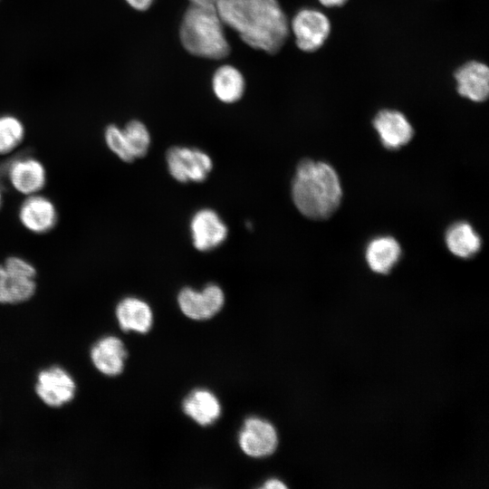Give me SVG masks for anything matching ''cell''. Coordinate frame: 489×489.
<instances>
[{
    "label": "cell",
    "mask_w": 489,
    "mask_h": 489,
    "mask_svg": "<svg viewBox=\"0 0 489 489\" xmlns=\"http://www.w3.org/2000/svg\"><path fill=\"white\" fill-rule=\"evenodd\" d=\"M216 6L224 24L254 49L273 54L289 35L290 24L277 0H221Z\"/></svg>",
    "instance_id": "6da1fadb"
},
{
    "label": "cell",
    "mask_w": 489,
    "mask_h": 489,
    "mask_svg": "<svg viewBox=\"0 0 489 489\" xmlns=\"http://www.w3.org/2000/svg\"><path fill=\"white\" fill-rule=\"evenodd\" d=\"M292 197L304 216L314 220L330 217L342 197L338 174L325 162L302 160L292 179Z\"/></svg>",
    "instance_id": "7a4b0ae2"
},
{
    "label": "cell",
    "mask_w": 489,
    "mask_h": 489,
    "mask_svg": "<svg viewBox=\"0 0 489 489\" xmlns=\"http://www.w3.org/2000/svg\"><path fill=\"white\" fill-rule=\"evenodd\" d=\"M224 25L216 6L191 4L180 24L181 43L193 55L223 59L230 51Z\"/></svg>",
    "instance_id": "3957f363"
},
{
    "label": "cell",
    "mask_w": 489,
    "mask_h": 489,
    "mask_svg": "<svg viewBox=\"0 0 489 489\" xmlns=\"http://www.w3.org/2000/svg\"><path fill=\"white\" fill-rule=\"evenodd\" d=\"M170 176L180 183H200L213 168V161L205 151L197 148L174 146L166 153Z\"/></svg>",
    "instance_id": "277c9868"
},
{
    "label": "cell",
    "mask_w": 489,
    "mask_h": 489,
    "mask_svg": "<svg viewBox=\"0 0 489 489\" xmlns=\"http://www.w3.org/2000/svg\"><path fill=\"white\" fill-rule=\"evenodd\" d=\"M290 28L299 49L303 52H314L321 48L329 37L331 23L319 10L303 8L296 13Z\"/></svg>",
    "instance_id": "5b68a950"
},
{
    "label": "cell",
    "mask_w": 489,
    "mask_h": 489,
    "mask_svg": "<svg viewBox=\"0 0 489 489\" xmlns=\"http://www.w3.org/2000/svg\"><path fill=\"white\" fill-rule=\"evenodd\" d=\"M177 302L182 312L193 320H207L222 309L225 295L222 289L209 283L202 291L184 287L177 295Z\"/></svg>",
    "instance_id": "8992f818"
},
{
    "label": "cell",
    "mask_w": 489,
    "mask_h": 489,
    "mask_svg": "<svg viewBox=\"0 0 489 489\" xmlns=\"http://www.w3.org/2000/svg\"><path fill=\"white\" fill-rule=\"evenodd\" d=\"M189 228L193 245L200 252H209L217 248L228 235L226 225L211 208L197 211L190 220Z\"/></svg>",
    "instance_id": "52a82bcc"
},
{
    "label": "cell",
    "mask_w": 489,
    "mask_h": 489,
    "mask_svg": "<svg viewBox=\"0 0 489 489\" xmlns=\"http://www.w3.org/2000/svg\"><path fill=\"white\" fill-rule=\"evenodd\" d=\"M238 442L241 449L247 455L264 457L274 452L278 445V436L271 423L251 417L244 420Z\"/></svg>",
    "instance_id": "ba28073f"
},
{
    "label": "cell",
    "mask_w": 489,
    "mask_h": 489,
    "mask_svg": "<svg viewBox=\"0 0 489 489\" xmlns=\"http://www.w3.org/2000/svg\"><path fill=\"white\" fill-rule=\"evenodd\" d=\"M35 391L46 405L60 407L73 398L76 385L63 369L52 367L38 374Z\"/></svg>",
    "instance_id": "9c48e42d"
},
{
    "label": "cell",
    "mask_w": 489,
    "mask_h": 489,
    "mask_svg": "<svg viewBox=\"0 0 489 489\" xmlns=\"http://www.w3.org/2000/svg\"><path fill=\"white\" fill-rule=\"evenodd\" d=\"M380 141L386 149H398L408 144L413 137L411 124L405 115L395 110H382L373 120Z\"/></svg>",
    "instance_id": "30bf717a"
},
{
    "label": "cell",
    "mask_w": 489,
    "mask_h": 489,
    "mask_svg": "<svg viewBox=\"0 0 489 489\" xmlns=\"http://www.w3.org/2000/svg\"><path fill=\"white\" fill-rule=\"evenodd\" d=\"M458 93L475 102L484 101L489 94V69L480 62L471 61L455 73Z\"/></svg>",
    "instance_id": "8fae6325"
},
{
    "label": "cell",
    "mask_w": 489,
    "mask_h": 489,
    "mask_svg": "<svg viewBox=\"0 0 489 489\" xmlns=\"http://www.w3.org/2000/svg\"><path fill=\"white\" fill-rule=\"evenodd\" d=\"M19 219L29 231L43 234L55 225L57 213L54 205L48 198L30 195L21 205Z\"/></svg>",
    "instance_id": "7c38bea8"
},
{
    "label": "cell",
    "mask_w": 489,
    "mask_h": 489,
    "mask_svg": "<svg viewBox=\"0 0 489 489\" xmlns=\"http://www.w3.org/2000/svg\"><path fill=\"white\" fill-rule=\"evenodd\" d=\"M8 177L15 190L30 196L44 187L46 172L40 161L33 158H23L12 162Z\"/></svg>",
    "instance_id": "4fadbf2b"
},
{
    "label": "cell",
    "mask_w": 489,
    "mask_h": 489,
    "mask_svg": "<svg viewBox=\"0 0 489 489\" xmlns=\"http://www.w3.org/2000/svg\"><path fill=\"white\" fill-rule=\"evenodd\" d=\"M124 343L115 336L99 340L91 350V358L95 368L107 376L121 373L127 358Z\"/></svg>",
    "instance_id": "5bb4252c"
},
{
    "label": "cell",
    "mask_w": 489,
    "mask_h": 489,
    "mask_svg": "<svg viewBox=\"0 0 489 489\" xmlns=\"http://www.w3.org/2000/svg\"><path fill=\"white\" fill-rule=\"evenodd\" d=\"M116 318L124 331L148 332L153 322V314L149 305L135 297L121 300L116 307Z\"/></svg>",
    "instance_id": "9a60e30c"
},
{
    "label": "cell",
    "mask_w": 489,
    "mask_h": 489,
    "mask_svg": "<svg viewBox=\"0 0 489 489\" xmlns=\"http://www.w3.org/2000/svg\"><path fill=\"white\" fill-rule=\"evenodd\" d=\"M366 261L369 268L378 273H388L401 256V247L392 236L372 239L366 248Z\"/></svg>",
    "instance_id": "2e32d148"
},
{
    "label": "cell",
    "mask_w": 489,
    "mask_h": 489,
    "mask_svg": "<svg viewBox=\"0 0 489 489\" xmlns=\"http://www.w3.org/2000/svg\"><path fill=\"white\" fill-rule=\"evenodd\" d=\"M183 410L197 424L208 426L219 417L221 406L212 392L196 389L184 399Z\"/></svg>",
    "instance_id": "e0dca14e"
},
{
    "label": "cell",
    "mask_w": 489,
    "mask_h": 489,
    "mask_svg": "<svg viewBox=\"0 0 489 489\" xmlns=\"http://www.w3.org/2000/svg\"><path fill=\"white\" fill-rule=\"evenodd\" d=\"M36 284L30 278L0 265V303L15 304L30 299Z\"/></svg>",
    "instance_id": "ac0fdd59"
},
{
    "label": "cell",
    "mask_w": 489,
    "mask_h": 489,
    "mask_svg": "<svg viewBox=\"0 0 489 489\" xmlns=\"http://www.w3.org/2000/svg\"><path fill=\"white\" fill-rule=\"evenodd\" d=\"M446 244L448 250L460 258H471L481 248L482 241L479 235L466 222H456L446 232Z\"/></svg>",
    "instance_id": "d6986e66"
},
{
    "label": "cell",
    "mask_w": 489,
    "mask_h": 489,
    "mask_svg": "<svg viewBox=\"0 0 489 489\" xmlns=\"http://www.w3.org/2000/svg\"><path fill=\"white\" fill-rule=\"evenodd\" d=\"M244 79L241 72L232 65H222L215 72L212 88L216 98L225 103L240 100L244 91Z\"/></svg>",
    "instance_id": "ffe728a7"
},
{
    "label": "cell",
    "mask_w": 489,
    "mask_h": 489,
    "mask_svg": "<svg viewBox=\"0 0 489 489\" xmlns=\"http://www.w3.org/2000/svg\"><path fill=\"white\" fill-rule=\"evenodd\" d=\"M126 147L135 160L148 153L151 142L150 134L144 123L133 120L121 129Z\"/></svg>",
    "instance_id": "44dd1931"
},
{
    "label": "cell",
    "mask_w": 489,
    "mask_h": 489,
    "mask_svg": "<svg viewBox=\"0 0 489 489\" xmlns=\"http://www.w3.org/2000/svg\"><path fill=\"white\" fill-rule=\"evenodd\" d=\"M24 129L15 117L5 115L0 117V154L13 151L23 140Z\"/></svg>",
    "instance_id": "7402d4cb"
},
{
    "label": "cell",
    "mask_w": 489,
    "mask_h": 489,
    "mask_svg": "<svg viewBox=\"0 0 489 489\" xmlns=\"http://www.w3.org/2000/svg\"><path fill=\"white\" fill-rule=\"evenodd\" d=\"M105 140L109 149L125 162H131L134 159L130 156L122 134L121 129L116 125H110L105 130Z\"/></svg>",
    "instance_id": "603a6c76"
},
{
    "label": "cell",
    "mask_w": 489,
    "mask_h": 489,
    "mask_svg": "<svg viewBox=\"0 0 489 489\" xmlns=\"http://www.w3.org/2000/svg\"><path fill=\"white\" fill-rule=\"evenodd\" d=\"M4 266L11 271L23 274L24 276L34 278L36 274V270L29 262L17 256H11L5 260Z\"/></svg>",
    "instance_id": "cb8c5ba5"
},
{
    "label": "cell",
    "mask_w": 489,
    "mask_h": 489,
    "mask_svg": "<svg viewBox=\"0 0 489 489\" xmlns=\"http://www.w3.org/2000/svg\"><path fill=\"white\" fill-rule=\"evenodd\" d=\"M132 8L145 11L150 7L154 0H125Z\"/></svg>",
    "instance_id": "d4e9b609"
},
{
    "label": "cell",
    "mask_w": 489,
    "mask_h": 489,
    "mask_svg": "<svg viewBox=\"0 0 489 489\" xmlns=\"http://www.w3.org/2000/svg\"><path fill=\"white\" fill-rule=\"evenodd\" d=\"M263 487L266 489H283L286 488V485L278 479H270L265 482Z\"/></svg>",
    "instance_id": "484cf974"
},
{
    "label": "cell",
    "mask_w": 489,
    "mask_h": 489,
    "mask_svg": "<svg viewBox=\"0 0 489 489\" xmlns=\"http://www.w3.org/2000/svg\"><path fill=\"white\" fill-rule=\"evenodd\" d=\"M326 7H336L343 5L348 0H319Z\"/></svg>",
    "instance_id": "4316f807"
},
{
    "label": "cell",
    "mask_w": 489,
    "mask_h": 489,
    "mask_svg": "<svg viewBox=\"0 0 489 489\" xmlns=\"http://www.w3.org/2000/svg\"><path fill=\"white\" fill-rule=\"evenodd\" d=\"M191 4L199 5H216L221 0H189Z\"/></svg>",
    "instance_id": "83f0119b"
},
{
    "label": "cell",
    "mask_w": 489,
    "mask_h": 489,
    "mask_svg": "<svg viewBox=\"0 0 489 489\" xmlns=\"http://www.w3.org/2000/svg\"><path fill=\"white\" fill-rule=\"evenodd\" d=\"M1 200H2V196H1V191H0V206H1Z\"/></svg>",
    "instance_id": "f1b7e54d"
}]
</instances>
